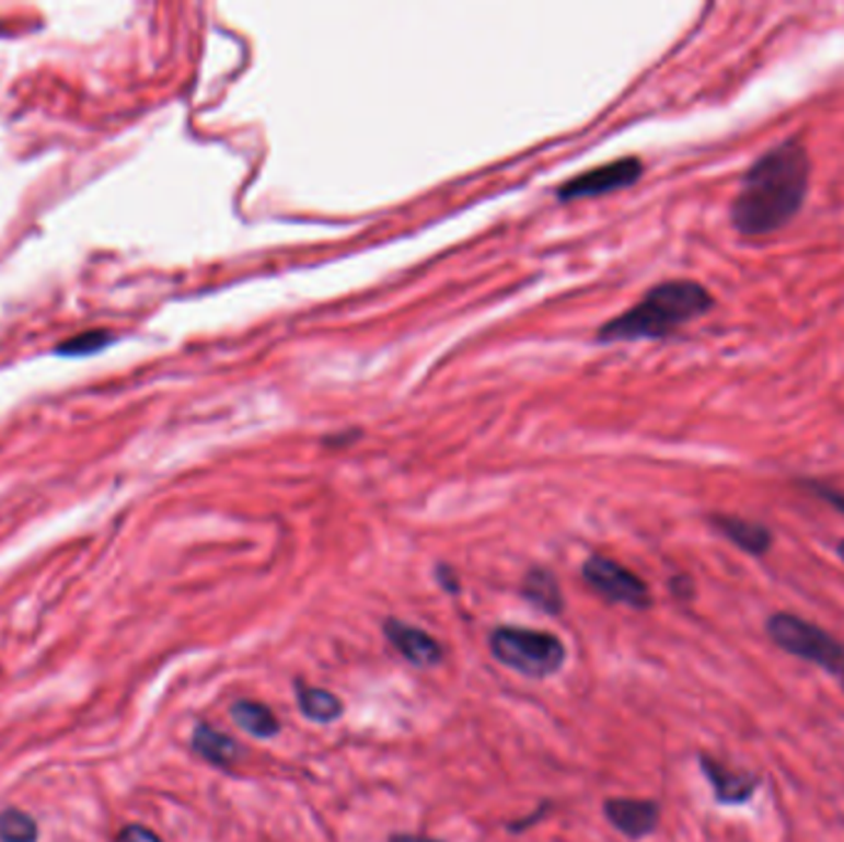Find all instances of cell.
Segmentation results:
<instances>
[{
    "mask_svg": "<svg viewBox=\"0 0 844 842\" xmlns=\"http://www.w3.org/2000/svg\"><path fill=\"white\" fill-rule=\"evenodd\" d=\"M230 714H232V719H235L238 727L242 731H247L250 737L271 739V737H277L279 729H281L275 712H271L269 706H265V704L240 700V702L232 704Z\"/></svg>",
    "mask_w": 844,
    "mask_h": 842,
    "instance_id": "cell-14",
    "label": "cell"
},
{
    "mask_svg": "<svg viewBox=\"0 0 844 842\" xmlns=\"http://www.w3.org/2000/svg\"><path fill=\"white\" fill-rule=\"evenodd\" d=\"M714 309V297L694 279H667L627 312L598 328V342H645L664 338Z\"/></svg>",
    "mask_w": 844,
    "mask_h": 842,
    "instance_id": "cell-2",
    "label": "cell"
},
{
    "mask_svg": "<svg viewBox=\"0 0 844 842\" xmlns=\"http://www.w3.org/2000/svg\"><path fill=\"white\" fill-rule=\"evenodd\" d=\"M805 487L812 489L820 499H824V501H828V505H832L834 509L842 511V515H844V492L834 489L830 485H822V482H808V485H805Z\"/></svg>",
    "mask_w": 844,
    "mask_h": 842,
    "instance_id": "cell-18",
    "label": "cell"
},
{
    "mask_svg": "<svg viewBox=\"0 0 844 842\" xmlns=\"http://www.w3.org/2000/svg\"><path fill=\"white\" fill-rule=\"evenodd\" d=\"M383 633L397 653L415 667H438L444 657L442 645L420 627H413L397 618H388Z\"/></svg>",
    "mask_w": 844,
    "mask_h": 842,
    "instance_id": "cell-7",
    "label": "cell"
},
{
    "mask_svg": "<svg viewBox=\"0 0 844 842\" xmlns=\"http://www.w3.org/2000/svg\"><path fill=\"white\" fill-rule=\"evenodd\" d=\"M672 590L679 598H689L692 596V580L689 578H674L672 580Z\"/></svg>",
    "mask_w": 844,
    "mask_h": 842,
    "instance_id": "cell-20",
    "label": "cell"
},
{
    "mask_svg": "<svg viewBox=\"0 0 844 842\" xmlns=\"http://www.w3.org/2000/svg\"><path fill=\"white\" fill-rule=\"evenodd\" d=\"M438 576H440V586H444V588H448V590H450V593H458V590H460V586H458V580H454V576H452V570H450L448 566H440V568H438Z\"/></svg>",
    "mask_w": 844,
    "mask_h": 842,
    "instance_id": "cell-19",
    "label": "cell"
},
{
    "mask_svg": "<svg viewBox=\"0 0 844 842\" xmlns=\"http://www.w3.org/2000/svg\"><path fill=\"white\" fill-rule=\"evenodd\" d=\"M840 677H842V690H844V672H842V674H840Z\"/></svg>",
    "mask_w": 844,
    "mask_h": 842,
    "instance_id": "cell-23",
    "label": "cell"
},
{
    "mask_svg": "<svg viewBox=\"0 0 844 842\" xmlns=\"http://www.w3.org/2000/svg\"><path fill=\"white\" fill-rule=\"evenodd\" d=\"M391 842H438L432 838H420V835H393Z\"/></svg>",
    "mask_w": 844,
    "mask_h": 842,
    "instance_id": "cell-21",
    "label": "cell"
},
{
    "mask_svg": "<svg viewBox=\"0 0 844 842\" xmlns=\"http://www.w3.org/2000/svg\"><path fill=\"white\" fill-rule=\"evenodd\" d=\"M114 842H163V840L147 826H126L119 830V835L114 838Z\"/></svg>",
    "mask_w": 844,
    "mask_h": 842,
    "instance_id": "cell-17",
    "label": "cell"
},
{
    "mask_svg": "<svg viewBox=\"0 0 844 842\" xmlns=\"http://www.w3.org/2000/svg\"><path fill=\"white\" fill-rule=\"evenodd\" d=\"M603 810L610 826L623 832L629 840L647 838L649 832H655L659 826V806L655 800L610 798Z\"/></svg>",
    "mask_w": 844,
    "mask_h": 842,
    "instance_id": "cell-8",
    "label": "cell"
},
{
    "mask_svg": "<svg viewBox=\"0 0 844 842\" xmlns=\"http://www.w3.org/2000/svg\"><path fill=\"white\" fill-rule=\"evenodd\" d=\"M698 766H702L704 776L714 791V798L719 800L721 806H743V803H749L753 793L759 791V778L724 766L721 761L712 757L698 759Z\"/></svg>",
    "mask_w": 844,
    "mask_h": 842,
    "instance_id": "cell-9",
    "label": "cell"
},
{
    "mask_svg": "<svg viewBox=\"0 0 844 842\" xmlns=\"http://www.w3.org/2000/svg\"><path fill=\"white\" fill-rule=\"evenodd\" d=\"M583 578L596 593L610 600V603H623L637 608V611L652 605V596H649L645 580L608 556H590L583 564Z\"/></svg>",
    "mask_w": 844,
    "mask_h": 842,
    "instance_id": "cell-5",
    "label": "cell"
},
{
    "mask_svg": "<svg viewBox=\"0 0 844 842\" xmlns=\"http://www.w3.org/2000/svg\"><path fill=\"white\" fill-rule=\"evenodd\" d=\"M771 641L788 655L800 657L832 674L844 672V645L837 637L793 613H773L765 623Z\"/></svg>",
    "mask_w": 844,
    "mask_h": 842,
    "instance_id": "cell-4",
    "label": "cell"
},
{
    "mask_svg": "<svg viewBox=\"0 0 844 842\" xmlns=\"http://www.w3.org/2000/svg\"><path fill=\"white\" fill-rule=\"evenodd\" d=\"M492 655L509 670L543 680L556 674L566 662V645L556 635L527 627H497L489 637Z\"/></svg>",
    "mask_w": 844,
    "mask_h": 842,
    "instance_id": "cell-3",
    "label": "cell"
},
{
    "mask_svg": "<svg viewBox=\"0 0 844 842\" xmlns=\"http://www.w3.org/2000/svg\"><path fill=\"white\" fill-rule=\"evenodd\" d=\"M112 342V336L106 332H86V334H80L70 338V342L60 346V354H70V356H80V354H92V351H100L102 346H106Z\"/></svg>",
    "mask_w": 844,
    "mask_h": 842,
    "instance_id": "cell-16",
    "label": "cell"
},
{
    "mask_svg": "<svg viewBox=\"0 0 844 842\" xmlns=\"http://www.w3.org/2000/svg\"><path fill=\"white\" fill-rule=\"evenodd\" d=\"M190 747L203 761H208L210 766L216 769H230L232 763L240 759V747L235 743V739H230L228 734L218 731L206 722H200L198 727L193 729Z\"/></svg>",
    "mask_w": 844,
    "mask_h": 842,
    "instance_id": "cell-11",
    "label": "cell"
},
{
    "mask_svg": "<svg viewBox=\"0 0 844 842\" xmlns=\"http://www.w3.org/2000/svg\"><path fill=\"white\" fill-rule=\"evenodd\" d=\"M712 524L721 537L729 539L733 546H739L741 551H745V554H751V556H763L765 551L773 546L771 529L759 524V521L741 519V517H733V515H714Z\"/></svg>",
    "mask_w": 844,
    "mask_h": 842,
    "instance_id": "cell-10",
    "label": "cell"
},
{
    "mask_svg": "<svg viewBox=\"0 0 844 842\" xmlns=\"http://www.w3.org/2000/svg\"><path fill=\"white\" fill-rule=\"evenodd\" d=\"M810 153L800 139H785L745 171L731 203V226L743 238H763L798 216L810 188Z\"/></svg>",
    "mask_w": 844,
    "mask_h": 842,
    "instance_id": "cell-1",
    "label": "cell"
},
{
    "mask_svg": "<svg viewBox=\"0 0 844 842\" xmlns=\"http://www.w3.org/2000/svg\"><path fill=\"white\" fill-rule=\"evenodd\" d=\"M837 554H840V558L844 561V539L840 541V544H837Z\"/></svg>",
    "mask_w": 844,
    "mask_h": 842,
    "instance_id": "cell-22",
    "label": "cell"
},
{
    "mask_svg": "<svg viewBox=\"0 0 844 842\" xmlns=\"http://www.w3.org/2000/svg\"><path fill=\"white\" fill-rule=\"evenodd\" d=\"M521 596L543 613L558 615L563 611V593L556 576L546 568H531L521 584Z\"/></svg>",
    "mask_w": 844,
    "mask_h": 842,
    "instance_id": "cell-12",
    "label": "cell"
},
{
    "mask_svg": "<svg viewBox=\"0 0 844 842\" xmlns=\"http://www.w3.org/2000/svg\"><path fill=\"white\" fill-rule=\"evenodd\" d=\"M643 161L635 157H625L617 161H610L605 166L590 169L580 176H574L570 181L563 183L558 188V198L560 200H578V198H593V196H605V193L613 191H623L633 183L639 181L643 176Z\"/></svg>",
    "mask_w": 844,
    "mask_h": 842,
    "instance_id": "cell-6",
    "label": "cell"
},
{
    "mask_svg": "<svg viewBox=\"0 0 844 842\" xmlns=\"http://www.w3.org/2000/svg\"><path fill=\"white\" fill-rule=\"evenodd\" d=\"M294 690H297L299 710H302L307 719H312L316 724H332L344 714V704L334 692L319 690V687H309L304 682H297Z\"/></svg>",
    "mask_w": 844,
    "mask_h": 842,
    "instance_id": "cell-13",
    "label": "cell"
},
{
    "mask_svg": "<svg viewBox=\"0 0 844 842\" xmlns=\"http://www.w3.org/2000/svg\"><path fill=\"white\" fill-rule=\"evenodd\" d=\"M41 828L25 810L5 808L0 812V842H37Z\"/></svg>",
    "mask_w": 844,
    "mask_h": 842,
    "instance_id": "cell-15",
    "label": "cell"
}]
</instances>
